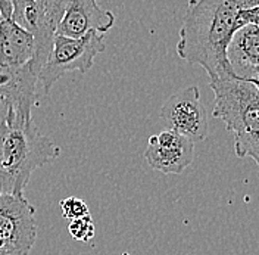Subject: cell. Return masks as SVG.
Listing matches in <instances>:
<instances>
[{"label": "cell", "mask_w": 259, "mask_h": 255, "mask_svg": "<svg viewBox=\"0 0 259 255\" xmlns=\"http://www.w3.org/2000/svg\"><path fill=\"white\" fill-rule=\"evenodd\" d=\"M68 232L69 235L78 242H90L95 238L96 233V227H95V222L92 214L81 217L77 220H71L68 224Z\"/></svg>", "instance_id": "5bb4252c"}, {"label": "cell", "mask_w": 259, "mask_h": 255, "mask_svg": "<svg viewBox=\"0 0 259 255\" xmlns=\"http://www.w3.org/2000/svg\"><path fill=\"white\" fill-rule=\"evenodd\" d=\"M215 95L213 117L234 136L259 131V90L249 81L233 77L209 81Z\"/></svg>", "instance_id": "3957f363"}, {"label": "cell", "mask_w": 259, "mask_h": 255, "mask_svg": "<svg viewBox=\"0 0 259 255\" xmlns=\"http://www.w3.org/2000/svg\"><path fill=\"white\" fill-rule=\"evenodd\" d=\"M0 19H2V15H0Z\"/></svg>", "instance_id": "d6986e66"}, {"label": "cell", "mask_w": 259, "mask_h": 255, "mask_svg": "<svg viewBox=\"0 0 259 255\" xmlns=\"http://www.w3.org/2000/svg\"><path fill=\"white\" fill-rule=\"evenodd\" d=\"M122 255H131V254H128V252H124V254Z\"/></svg>", "instance_id": "ac0fdd59"}, {"label": "cell", "mask_w": 259, "mask_h": 255, "mask_svg": "<svg viewBox=\"0 0 259 255\" xmlns=\"http://www.w3.org/2000/svg\"><path fill=\"white\" fill-rule=\"evenodd\" d=\"M59 155L61 148L38 131L32 115L0 103V193L24 195L32 173Z\"/></svg>", "instance_id": "7a4b0ae2"}, {"label": "cell", "mask_w": 259, "mask_h": 255, "mask_svg": "<svg viewBox=\"0 0 259 255\" xmlns=\"http://www.w3.org/2000/svg\"><path fill=\"white\" fill-rule=\"evenodd\" d=\"M259 6V0H189L177 43L178 56L200 65L210 81L236 77L227 48L240 27L242 9Z\"/></svg>", "instance_id": "6da1fadb"}, {"label": "cell", "mask_w": 259, "mask_h": 255, "mask_svg": "<svg viewBox=\"0 0 259 255\" xmlns=\"http://www.w3.org/2000/svg\"><path fill=\"white\" fill-rule=\"evenodd\" d=\"M106 43L103 34L97 31L87 32L80 39H71L55 34L52 50L38 72V81L48 95L55 83L66 72L80 71L85 74L95 62L99 53L105 52Z\"/></svg>", "instance_id": "277c9868"}, {"label": "cell", "mask_w": 259, "mask_h": 255, "mask_svg": "<svg viewBox=\"0 0 259 255\" xmlns=\"http://www.w3.org/2000/svg\"><path fill=\"white\" fill-rule=\"evenodd\" d=\"M38 74L31 62L21 68H12L0 62V103L11 105L16 111L31 115L37 103L35 84Z\"/></svg>", "instance_id": "30bf717a"}, {"label": "cell", "mask_w": 259, "mask_h": 255, "mask_svg": "<svg viewBox=\"0 0 259 255\" xmlns=\"http://www.w3.org/2000/svg\"><path fill=\"white\" fill-rule=\"evenodd\" d=\"M239 18H240L242 25L253 24V25H258L259 27V6L250 8V9H242L239 12Z\"/></svg>", "instance_id": "2e32d148"}, {"label": "cell", "mask_w": 259, "mask_h": 255, "mask_svg": "<svg viewBox=\"0 0 259 255\" xmlns=\"http://www.w3.org/2000/svg\"><path fill=\"white\" fill-rule=\"evenodd\" d=\"M68 0H16L12 19L31 32L35 42V55L31 66L40 72L52 50V42L62 19Z\"/></svg>", "instance_id": "5b68a950"}, {"label": "cell", "mask_w": 259, "mask_h": 255, "mask_svg": "<svg viewBox=\"0 0 259 255\" xmlns=\"http://www.w3.org/2000/svg\"><path fill=\"white\" fill-rule=\"evenodd\" d=\"M113 24L115 15L100 8L96 0H68L56 34L80 39L90 31L105 34L112 28Z\"/></svg>", "instance_id": "9c48e42d"}, {"label": "cell", "mask_w": 259, "mask_h": 255, "mask_svg": "<svg viewBox=\"0 0 259 255\" xmlns=\"http://www.w3.org/2000/svg\"><path fill=\"white\" fill-rule=\"evenodd\" d=\"M35 239V209L28 199L0 193V255H28Z\"/></svg>", "instance_id": "8992f818"}, {"label": "cell", "mask_w": 259, "mask_h": 255, "mask_svg": "<svg viewBox=\"0 0 259 255\" xmlns=\"http://www.w3.org/2000/svg\"><path fill=\"white\" fill-rule=\"evenodd\" d=\"M61 209H62V215L66 220H77L81 217H85L90 214L89 205L77 196H68L61 201Z\"/></svg>", "instance_id": "9a60e30c"}, {"label": "cell", "mask_w": 259, "mask_h": 255, "mask_svg": "<svg viewBox=\"0 0 259 255\" xmlns=\"http://www.w3.org/2000/svg\"><path fill=\"white\" fill-rule=\"evenodd\" d=\"M145 158L162 174H181L193 162L194 143L172 130H163L149 137Z\"/></svg>", "instance_id": "ba28073f"}, {"label": "cell", "mask_w": 259, "mask_h": 255, "mask_svg": "<svg viewBox=\"0 0 259 255\" xmlns=\"http://www.w3.org/2000/svg\"><path fill=\"white\" fill-rule=\"evenodd\" d=\"M227 58L236 77L249 79L259 76V27L246 24L234 32Z\"/></svg>", "instance_id": "8fae6325"}, {"label": "cell", "mask_w": 259, "mask_h": 255, "mask_svg": "<svg viewBox=\"0 0 259 255\" xmlns=\"http://www.w3.org/2000/svg\"><path fill=\"white\" fill-rule=\"evenodd\" d=\"M166 130L186 136L193 143L203 142L209 131L208 114L200 100L197 86H190L169 96L161 108Z\"/></svg>", "instance_id": "52a82bcc"}, {"label": "cell", "mask_w": 259, "mask_h": 255, "mask_svg": "<svg viewBox=\"0 0 259 255\" xmlns=\"http://www.w3.org/2000/svg\"><path fill=\"white\" fill-rule=\"evenodd\" d=\"M16 0H0V15L2 18H12V9Z\"/></svg>", "instance_id": "e0dca14e"}, {"label": "cell", "mask_w": 259, "mask_h": 255, "mask_svg": "<svg viewBox=\"0 0 259 255\" xmlns=\"http://www.w3.org/2000/svg\"><path fill=\"white\" fill-rule=\"evenodd\" d=\"M35 55V42L28 30L12 18L0 19V62L12 68L25 66Z\"/></svg>", "instance_id": "7c38bea8"}, {"label": "cell", "mask_w": 259, "mask_h": 255, "mask_svg": "<svg viewBox=\"0 0 259 255\" xmlns=\"http://www.w3.org/2000/svg\"><path fill=\"white\" fill-rule=\"evenodd\" d=\"M234 152L239 158H252L259 165V131L234 136Z\"/></svg>", "instance_id": "4fadbf2b"}]
</instances>
